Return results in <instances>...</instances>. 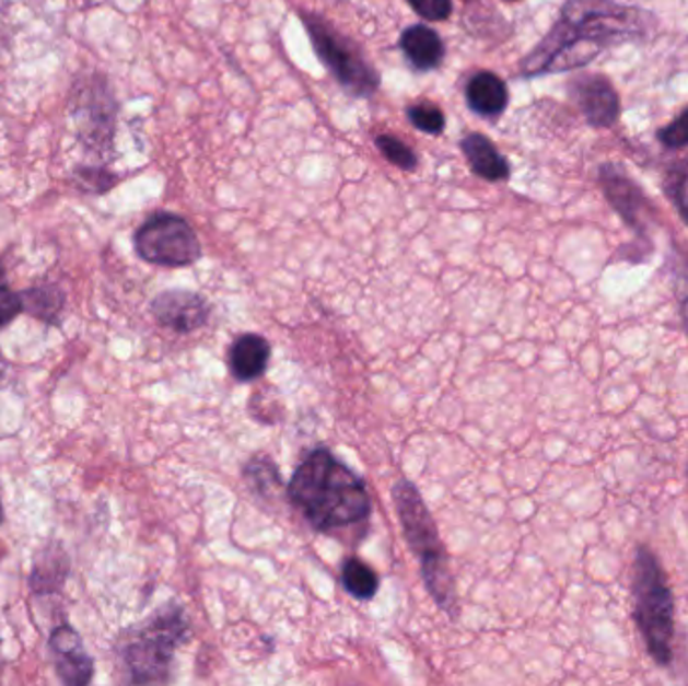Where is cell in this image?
<instances>
[{"instance_id":"1","label":"cell","mask_w":688,"mask_h":686,"mask_svg":"<svg viewBox=\"0 0 688 686\" xmlns=\"http://www.w3.org/2000/svg\"><path fill=\"white\" fill-rule=\"evenodd\" d=\"M289 496L316 530L359 524L371 512V498L359 475L326 450L314 451L299 465Z\"/></svg>"},{"instance_id":"2","label":"cell","mask_w":688,"mask_h":686,"mask_svg":"<svg viewBox=\"0 0 688 686\" xmlns=\"http://www.w3.org/2000/svg\"><path fill=\"white\" fill-rule=\"evenodd\" d=\"M622 16V11L616 13L614 7L602 4V0H572L563 11L562 21L527 57L526 75L563 71L588 62L598 55L604 40L625 35Z\"/></svg>"},{"instance_id":"3","label":"cell","mask_w":688,"mask_h":686,"mask_svg":"<svg viewBox=\"0 0 688 686\" xmlns=\"http://www.w3.org/2000/svg\"><path fill=\"white\" fill-rule=\"evenodd\" d=\"M188 635V618L174 604L163 606L138 628H131L121 644L127 681L136 685L165 683L172 673L176 650Z\"/></svg>"},{"instance_id":"4","label":"cell","mask_w":688,"mask_h":686,"mask_svg":"<svg viewBox=\"0 0 688 686\" xmlns=\"http://www.w3.org/2000/svg\"><path fill=\"white\" fill-rule=\"evenodd\" d=\"M393 501L397 505L409 548L413 549L417 560L421 561V572L429 594L443 611L453 614L457 604L455 580L451 575L447 551L441 544L438 525L413 484L405 479L397 481V486L393 487Z\"/></svg>"},{"instance_id":"5","label":"cell","mask_w":688,"mask_h":686,"mask_svg":"<svg viewBox=\"0 0 688 686\" xmlns=\"http://www.w3.org/2000/svg\"><path fill=\"white\" fill-rule=\"evenodd\" d=\"M634 600L646 649L654 661L668 664L673 654L670 642L675 632V604L658 561L644 548L639 549L634 561Z\"/></svg>"},{"instance_id":"6","label":"cell","mask_w":688,"mask_h":686,"mask_svg":"<svg viewBox=\"0 0 688 686\" xmlns=\"http://www.w3.org/2000/svg\"><path fill=\"white\" fill-rule=\"evenodd\" d=\"M304 23L311 33L318 57L325 61L342 88L349 89L352 95H371L378 88V75L371 69V65L364 61L363 53L357 49L349 38L342 37L333 26L314 14H306Z\"/></svg>"},{"instance_id":"7","label":"cell","mask_w":688,"mask_h":686,"mask_svg":"<svg viewBox=\"0 0 688 686\" xmlns=\"http://www.w3.org/2000/svg\"><path fill=\"white\" fill-rule=\"evenodd\" d=\"M139 258L155 266L182 268L201 256L200 240L191 225L174 213H155L136 234Z\"/></svg>"},{"instance_id":"8","label":"cell","mask_w":688,"mask_h":686,"mask_svg":"<svg viewBox=\"0 0 688 686\" xmlns=\"http://www.w3.org/2000/svg\"><path fill=\"white\" fill-rule=\"evenodd\" d=\"M155 321L176 333H194L208 323L210 304L189 290H165L151 302Z\"/></svg>"},{"instance_id":"9","label":"cell","mask_w":688,"mask_h":686,"mask_svg":"<svg viewBox=\"0 0 688 686\" xmlns=\"http://www.w3.org/2000/svg\"><path fill=\"white\" fill-rule=\"evenodd\" d=\"M53 664L59 681L69 686L89 685L93 678V659L83 647V640L71 626H57L49 638Z\"/></svg>"},{"instance_id":"10","label":"cell","mask_w":688,"mask_h":686,"mask_svg":"<svg viewBox=\"0 0 688 686\" xmlns=\"http://www.w3.org/2000/svg\"><path fill=\"white\" fill-rule=\"evenodd\" d=\"M578 103L590 124L608 127L618 117V95L608 81L590 77L578 85Z\"/></svg>"},{"instance_id":"11","label":"cell","mask_w":688,"mask_h":686,"mask_svg":"<svg viewBox=\"0 0 688 686\" xmlns=\"http://www.w3.org/2000/svg\"><path fill=\"white\" fill-rule=\"evenodd\" d=\"M270 361V345L258 335L240 337L230 349V371L238 381L263 376Z\"/></svg>"},{"instance_id":"12","label":"cell","mask_w":688,"mask_h":686,"mask_svg":"<svg viewBox=\"0 0 688 686\" xmlns=\"http://www.w3.org/2000/svg\"><path fill=\"white\" fill-rule=\"evenodd\" d=\"M400 47L405 50L407 59L413 62V67L421 71L435 69L443 59V43L441 38L423 25L411 26L403 33Z\"/></svg>"},{"instance_id":"13","label":"cell","mask_w":688,"mask_h":686,"mask_svg":"<svg viewBox=\"0 0 688 686\" xmlns=\"http://www.w3.org/2000/svg\"><path fill=\"white\" fill-rule=\"evenodd\" d=\"M465 158L471 163V170L477 175L486 177L489 182H500L510 175L508 162L500 155V151L493 148V143L488 138L471 133L462 143Z\"/></svg>"},{"instance_id":"14","label":"cell","mask_w":688,"mask_h":686,"mask_svg":"<svg viewBox=\"0 0 688 686\" xmlns=\"http://www.w3.org/2000/svg\"><path fill=\"white\" fill-rule=\"evenodd\" d=\"M469 107L479 115L495 117L508 105V89L500 77L493 73H479L467 85Z\"/></svg>"},{"instance_id":"15","label":"cell","mask_w":688,"mask_h":686,"mask_svg":"<svg viewBox=\"0 0 688 686\" xmlns=\"http://www.w3.org/2000/svg\"><path fill=\"white\" fill-rule=\"evenodd\" d=\"M67 575V556L65 551H57V556H50V549H45V556H38L35 570L31 575V586L35 592H57Z\"/></svg>"},{"instance_id":"16","label":"cell","mask_w":688,"mask_h":686,"mask_svg":"<svg viewBox=\"0 0 688 686\" xmlns=\"http://www.w3.org/2000/svg\"><path fill=\"white\" fill-rule=\"evenodd\" d=\"M21 297H23L25 311L35 314L40 321L57 323V316L65 304L63 292L59 288L50 287V284L31 288V290L21 292Z\"/></svg>"},{"instance_id":"17","label":"cell","mask_w":688,"mask_h":686,"mask_svg":"<svg viewBox=\"0 0 688 686\" xmlns=\"http://www.w3.org/2000/svg\"><path fill=\"white\" fill-rule=\"evenodd\" d=\"M342 584L354 598L371 600L376 594L378 578L364 561L351 558L342 566Z\"/></svg>"},{"instance_id":"18","label":"cell","mask_w":688,"mask_h":686,"mask_svg":"<svg viewBox=\"0 0 688 686\" xmlns=\"http://www.w3.org/2000/svg\"><path fill=\"white\" fill-rule=\"evenodd\" d=\"M606 189H608V200L613 201L614 206L622 212L628 222H634V213H637V204L640 198L637 194V189L630 186V182L625 177H616V175H608L604 179Z\"/></svg>"},{"instance_id":"19","label":"cell","mask_w":688,"mask_h":686,"mask_svg":"<svg viewBox=\"0 0 688 686\" xmlns=\"http://www.w3.org/2000/svg\"><path fill=\"white\" fill-rule=\"evenodd\" d=\"M666 191L688 222V158L676 162L666 175Z\"/></svg>"},{"instance_id":"20","label":"cell","mask_w":688,"mask_h":686,"mask_svg":"<svg viewBox=\"0 0 688 686\" xmlns=\"http://www.w3.org/2000/svg\"><path fill=\"white\" fill-rule=\"evenodd\" d=\"M21 312H25L23 297L21 292H14L13 288L9 287L4 268L0 264V328L11 325Z\"/></svg>"},{"instance_id":"21","label":"cell","mask_w":688,"mask_h":686,"mask_svg":"<svg viewBox=\"0 0 688 686\" xmlns=\"http://www.w3.org/2000/svg\"><path fill=\"white\" fill-rule=\"evenodd\" d=\"M409 119H411V124L417 127V129H421V131H425V133H431V136H438L443 131V127H445V117H443V113L439 112L438 107H433V105H415L409 109Z\"/></svg>"},{"instance_id":"22","label":"cell","mask_w":688,"mask_h":686,"mask_svg":"<svg viewBox=\"0 0 688 686\" xmlns=\"http://www.w3.org/2000/svg\"><path fill=\"white\" fill-rule=\"evenodd\" d=\"M378 150L383 151V155L388 162L399 165L403 170H413L417 165V158L413 151L409 150L405 143H400L399 139L390 138V136H381L376 138Z\"/></svg>"},{"instance_id":"23","label":"cell","mask_w":688,"mask_h":686,"mask_svg":"<svg viewBox=\"0 0 688 686\" xmlns=\"http://www.w3.org/2000/svg\"><path fill=\"white\" fill-rule=\"evenodd\" d=\"M413 7L415 13L427 21H445L450 19L451 0H407Z\"/></svg>"},{"instance_id":"24","label":"cell","mask_w":688,"mask_h":686,"mask_svg":"<svg viewBox=\"0 0 688 686\" xmlns=\"http://www.w3.org/2000/svg\"><path fill=\"white\" fill-rule=\"evenodd\" d=\"M661 141L668 148H685V146H688V112L683 113L675 124H670L666 129H663Z\"/></svg>"},{"instance_id":"25","label":"cell","mask_w":688,"mask_h":686,"mask_svg":"<svg viewBox=\"0 0 688 686\" xmlns=\"http://www.w3.org/2000/svg\"><path fill=\"white\" fill-rule=\"evenodd\" d=\"M680 312H683V321H685L688 333V280L683 288V294H680Z\"/></svg>"},{"instance_id":"26","label":"cell","mask_w":688,"mask_h":686,"mask_svg":"<svg viewBox=\"0 0 688 686\" xmlns=\"http://www.w3.org/2000/svg\"><path fill=\"white\" fill-rule=\"evenodd\" d=\"M2 520H4V510H2V501H0V524H2Z\"/></svg>"},{"instance_id":"27","label":"cell","mask_w":688,"mask_h":686,"mask_svg":"<svg viewBox=\"0 0 688 686\" xmlns=\"http://www.w3.org/2000/svg\"><path fill=\"white\" fill-rule=\"evenodd\" d=\"M2 364H4V361H2V352H0V371H2Z\"/></svg>"},{"instance_id":"28","label":"cell","mask_w":688,"mask_h":686,"mask_svg":"<svg viewBox=\"0 0 688 686\" xmlns=\"http://www.w3.org/2000/svg\"><path fill=\"white\" fill-rule=\"evenodd\" d=\"M508 2H513V0H508Z\"/></svg>"}]
</instances>
